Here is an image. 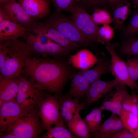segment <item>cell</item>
<instances>
[{"label": "cell", "instance_id": "obj_1", "mask_svg": "<svg viewBox=\"0 0 138 138\" xmlns=\"http://www.w3.org/2000/svg\"><path fill=\"white\" fill-rule=\"evenodd\" d=\"M22 72L29 77L36 87L57 94H62L70 74L69 68L64 63L38 56L29 58Z\"/></svg>", "mask_w": 138, "mask_h": 138}, {"label": "cell", "instance_id": "obj_2", "mask_svg": "<svg viewBox=\"0 0 138 138\" xmlns=\"http://www.w3.org/2000/svg\"><path fill=\"white\" fill-rule=\"evenodd\" d=\"M0 42L4 44L6 53L4 62L0 67V76L7 78L17 77L32 53L30 47L26 42L17 39Z\"/></svg>", "mask_w": 138, "mask_h": 138}, {"label": "cell", "instance_id": "obj_3", "mask_svg": "<svg viewBox=\"0 0 138 138\" xmlns=\"http://www.w3.org/2000/svg\"><path fill=\"white\" fill-rule=\"evenodd\" d=\"M55 10L42 21L53 28L71 41L80 45L89 46L92 43L80 31L72 20Z\"/></svg>", "mask_w": 138, "mask_h": 138}, {"label": "cell", "instance_id": "obj_4", "mask_svg": "<svg viewBox=\"0 0 138 138\" xmlns=\"http://www.w3.org/2000/svg\"><path fill=\"white\" fill-rule=\"evenodd\" d=\"M44 130L36 108L14 122L5 131L18 138H36Z\"/></svg>", "mask_w": 138, "mask_h": 138}, {"label": "cell", "instance_id": "obj_5", "mask_svg": "<svg viewBox=\"0 0 138 138\" xmlns=\"http://www.w3.org/2000/svg\"><path fill=\"white\" fill-rule=\"evenodd\" d=\"M58 95L47 94L36 107L44 130H47L53 125L65 124L60 110Z\"/></svg>", "mask_w": 138, "mask_h": 138}, {"label": "cell", "instance_id": "obj_6", "mask_svg": "<svg viewBox=\"0 0 138 138\" xmlns=\"http://www.w3.org/2000/svg\"><path fill=\"white\" fill-rule=\"evenodd\" d=\"M71 13L72 20L77 28L92 44L97 43L104 44L99 34L100 27L92 16L78 5Z\"/></svg>", "mask_w": 138, "mask_h": 138}, {"label": "cell", "instance_id": "obj_7", "mask_svg": "<svg viewBox=\"0 0 138 138\" xmlns=\"http://www.w3.org/2000/svg\"><path fill=\"white\" fill-rule=\"evenodd\" d=\"M47 94L36 87L30 79L21 77L19 78L18 90L15 100L21 105L33 110Z\"/></svg>", "mask_w": 138, "mask_h": 138}, {"label": "cell", "instance_id": "obj_8", "mask_svg": "<svg viewBox=\"0 0 138 138\" xmlns=\"http://www.w3.org/2000/svg\"><path fill=\"white\" fill-rule=\"evenodd\" d=\"M118 45L117 42H110L106 44L105 45V48L109 52L111 57L109 70L120 84L126 85L132 90H134L137 87V83L129 76L126 62L116 54L115 49Z\"/></svg>", "mask_w": 138, "mask_h": 138}, {"label": "cell", "instance_id": "obj_9", "mask_svg": "<svg viewBox=\"0 0 138 138\" xmlns=\"http://www.w3.org/2000/svg\"><path fill=\"white\" fill-rule=\"evenodd\" d=\"M26 31L36 34L45 36L68 51L78 48L80 45L66 38L56 29L37 20L29 27L25 28Z\"/></svg>", "mask_w": 138, "mask_h": 138}, {"label": "cell", "instance_id": "obj_10", "mask_svg": "<svg viewBox=\"0 0 138 138\" xmlns=\"http://www.w3.org/2000/svg\"><path fill=\"white\" fill-rule=\"evenodd\" d=\"M0 108V127L1 132L5 131L14 122L34 110L21 105L15 99L4 103Z\"/></svg>", "mask_w": 138, "mask_h": 138}, {"label": "cell", "instance_id": "obj_11", "mask_svg": "<svg viewBox=\"0 0 138 138\" xmlns=\"http://www.w3.org/2000/svg\"><path fill=\"white\" fill-rule=\"evenodd\" d=\"M26 42L29 45L31 53H33L42 57L55 56L66 54L69 51L57 43L53 42L42 44L37 41L33 33L26 31Z\"/></svg>", "mask_w": 138, "mask_h": 138}, {"label": "cell", "instance_id": "obj_12", "mask_svg": "<svg viewBox=\"0 0 138 138\" xmlns=\"http://www.w3.org/2000/svg\"><path fill=\"white\" fill-rule=\"evenodd\" d=\"M119 84L115 78L108 81L99 79L91 84L84 101L85 107L89 106L98 101L114 89Z\"/></svg>", "mask_w": 138, "mask_h": 138}, {"label": "cell", "instance_id": "obj_13", "mask_svg": "<svg viewBox=\"0 0 138 138\" xmlns=\"http://www.w3.org/2000/svg\"><path fill=\"white\" fill-rule=\"evenodd\" d=\"M129 95L125 85L119 84L104 97L100 106L103 110L109 111L120 117L122 109V102Z\"/></svg>", "mask_w": 138, "mask_h": 138}, {"label": "cell", "instance_id": "obj_14", "mask_svg": "<svg viewBox=\"0 0 138 138\" xmlns=\"http://www.w3.org/2000/svg\"><path fill=\"white\" fill-rule=\"evenodd\" d=\"M0 7L12 20L25 28L30 26L36 20L27 13L17 0H8L0 4Z\"/></svg>", "mask_w": 138, "mask_h": 138}, {"label": "cell", "instance_id": "obj_15", "mask_svg": "<svg viewBox=\"0 0 138 138\" xmlns=\"http://www.w3.org/2000/svg\"><path fill=\"white\" fill-rule=\"evenodd\" d=\"M80 101L79 99L73 98L67 94L58 95L60 111L66 127L76 112L85 108L84 102L80 104Z\"/></svg>", "mask_w": 138, "mask_h": 138}, {"label": "cell", "instance_id": "obj_16", "mask_svg": "<svg viewBox=\"0 0 138 138\" xmlns=\"http://www.w3.org/2000/svg\"><path fill=\"white\" fill-rule=\"evenodd\" d=\"M25 11L36 19L49 15L51 13L50 0H17Z\"/></svg>", "mask_w": 138, "mask_h": 138}, {"label": "cell", "instance_id": "obj_17", "mask_svg": "<svg viewBox=\"0 0 138 138\" xmlns=\"http://www.w3.org/2000/svg\"><path fill=\"white\" fill-rule=\"evenodd\" d=\"M117 115L112 113L108 119L101 123L96 132L90 134L91 137L109 138L111 135L124 128L120 118Z\"/></svg>", "mask_w": 138, "mask_h": 138}, {"label": "cell", "instance_id": "obj_18", "mask_svg": "<svg viewBox=\"0 0 138 138\" xmlns=\"http://www.w3.org/2000/svg\"><path fill=\"white\" fill-rule=\"evenodd\" d=\"M26 32L24 27L11 19L0 21V42L25 37Z\"/></svg>", "mask_w": 138, "mask_h": 138}, {"label": "cell", "instance_id": "obj_19", "mask_svg": "<svg viewBox=\"0 0 138 138\" xmlns=\"http://www.w3.org/2000/svg\"><path fill=\"white\" fill-rule=\"evenodd\" d=\"M69 61L73 67L85 71L91 68L99 60L90 51L84 49L71 55Z\"/></svg>", "mask_w": 138, "mask_h": 138}, {"label": "cell", "instance_id": "obj_20", "mask_svg": "<svg viewBox=\"0 0 138 138\" xmlns=\"http://www.w3.org/2000/svg\"><path fill=\"white\" fill-rule=\"evenodd\" d=\"M19 78L0 76V107L4 103L15 99L18 88Z\"/></svg>", "mask_w": 138, "mask_h": 138}, {"label": "cell", "instance_id": "obj_21", "mask_svg": "<svg viewBox=\"0 0 138 138\" xmlns=\"http://www.w3.org/2000/svg\"><path fill=\"white\" fill-rule=\"evenodd\" d=\"M90 84L78 73L71 76L70 87L67 94L73 98L80 100L85 97Z\"/></svg>", "mask_w": 138, "mask_h": 138}, {"label": "cell", "instance_id": "obj_22", "mask_svg": "<svg viewBox=\"0 0 138 138\" xmlns=\"http://www.w3.org/2000/svg\"><path fill=\"white\" fill-rule=\"evenodd\" d=\"M132 6V4L126 0L124 1L115 7L113 16L112 18L114 29L120 30L122 28L124 22L130 13Z\"/></svg>", "mask_w": 138, "mask_h": 138}, {"label": "cell", "instance_id": "obj_23", "mask_svg": "<svg viewBox=\"0 0 138 138\" xmlns=\"http://www.w3.org/2000/svg\"><path fill=\"white\" fill-rule=\"evenodd\" d=\"M77 111L67 126L71 132L76 138H90L91 137L84 119Z\"/></svg>", "mask_w": 138, "mask_h": 138}, {"label": "cell", "instance_id": "obj_24", "mask_svg": "<svg viewBox=\"0 0 138 138\" xmlns=\"http://www.w3.org/2000/svg\"><path fill=\"white\" fill-rule=\"evenodd\" d=\"M109 66L107 62L99 60L94 68L79 73L90 84L96 80L100 79L101 76L107 73Z\"/></svg>", "mask_w": 138, "mask_h": 138}, {"label": "cell", "instance_id": "obj_25", "mask_svg": "<svg viewBox=\"0 0 138 138\" xmlns=\"http://www.w3.org/2000/svg\"><path fill=\"white\" fill-rule=\"evenodd\" d=\"M103 110L100 106L98 107H95L83 119L90 134L96 132L101 124Z\"/></svg>", "mask_w": 138, "mask_h": 138}, {"label": "cell", "instance_id": "obj_26", "mask_svg": "<svg viewBox=\"0 0 138 138\" xmlns=\"http://www.w3.org/2000/svg\"><path fill=\"white\" fill-rule=\"evenodd\" d=\"M64 124L55 125L48 129L42 138H76Z\"/></svg>", "mask_w": 138, "mask_h": 138}, {"label": "cell", "instance_id": "obj_27", "mask_svg": "<svg viewBox=\"0 0 138 138\" xmlns=\"http://www.w3.org/2000/svg\"><path fill=\"white\" fill-rule=\"evenodd\" d=\"M119 117L124 127L132 133L138 128V115L122 108Z\"/></svg>", "mask_w": 138, "mask_h": 138}, {"label": "cell", "instance_id": "obj_28", "mask_svg": "<svg viewBox=\"0 0 138 138\" xmlns=\"http://www.w3.org/2000/svg\"><path fill=\"white\" fill-rule=\"evenodd\" d=\"M109 0H77V5L88 13L93 12L98 8H105L108 5Z\"/></svg>", "mask_w": 138, "mask_h": 138}, {"label": "cell", "instance_id": "obj_29", "mask_svg": "<svg viewBox=\"0 0 138 138\" xmlns=\"http://www.w3.org/2000/svg\"><path fill=\"white\" fill-rule=\"evenodd\" d=\"M128 37L122 45V52L126 55H138V35Z\"/></svg>", "mask_w": 138, "mask_h": 138}, {"label": "cell", "instance_id": "obj_30", "mask_svg": "<svg viewBox=\"0 0 138 138\" xmlns=\"http://www.w3.org/2000/svg\"><path fill=\"white\" fill-rule=\"evenodd\" d=\"M92 16L95 22L98 25L109 24L112 22L111 15L105 8L95 9Z\"/></svg>", "mask_w": 138, "mask_h": 138}, {"label": "cell", "instance_id": "obj_31", "mask_svg": "<svg viewBox=\"0 0 138 138\" xmlns=\"http://www.w3.org/2000/svg\"><path fill=\"white\" fill-rule=\"evenodd\" d=\"M55 10L60 12L65 11L71 13L77 5L76 0H50Z\"/></svg>", "mask_w": 138, "mask_h": 138}, {"label": "cell", "instance_id": "obj_32", "mask_svg": "<svg viewBox=\"0 0 138 138\" xmlns=\"http://www.w3.org/2000/svg\"><path fill=\"white\" fill-rule=\"evenodd\" d=\"M124 34L127 37L138 35V10L132 16L125 30Z\"/></svg>", "mask_w": 138, "mask_h": 138}, {"label": "cell", "instance_id": "obj_33", "mask_svg": "<svg viewBox=\"0 0 138 138\" xmlns=\"http://www.w3.org/2000/svg\"><path fill=\"white\" fill-rule=\"evenodd\" d=\"M134 93V90H132L131 95L129 94L123 101L122 106L123 109L138 115Z\"/></svg>", "mask_w": 138, "mask_h": 138}, {"label": "cell", "instance_id": "obj_34", "mask_svg": "<svg viewBox=\"0 0 138 138\" xmlns=\"http://www.w3.org/2000/svg\"><path fill=\"white\" fill-rule=\"evenodd\" d=\"M114 28L109 24L103 25L99 30V35L104 44L110 42L114 36Z\"/></svg>", "mask_w": 138, "mask_h": 138}, {"label": "cell", "instance_id": "obj_35", "mask_svg": "<svg viewBox=\"0 0 138 138\" xmlns=\"http://www.w3.org/2000/svg\"><path fill=\"white\" fill-rule=\"evenodd\" d=\"M126 63L129 76L133 80L136 82L138 79V74L132 59H127Z\"/></svg>", "mask_w": 138, "mask_h": 138}, {"label": "cell", "instance_id": "obj_36", "mask_svg": "<svg viewBox=\"0 0 138 138\" xmlns=\"http://www.w3.org/2000/svg\"><path fill=\"white\" fill-rule=\"evenodd\" d=\"M109 138H134V137L132 132L124 128L111 135Z\"/></svg>", "mask_w": 138, "mask_h": 138}, {"label": "cell", "instance_id": "obj_37", "mask_svg": "<svg viewBox=\"0 0 138 138\" xmlns=\"http://www.w3.org/2000/svg\"><path fill=\"white\" fill-rule=\"evenodd\" d=\"M8 19H11L6 13L0 7V21Z\"/></svg>", "mask_w": 138, "mask_h": 138}, {"label": "cell", "instance_id": "obj_38", "mask_svg": "<svg viewBox=\"0 0 138 138\" xmlns=\"http://www.w3.org/2000/svg\"><path fill=\"white\" fill-rule=\"evenodd\" d=\"M124 0H109L108 6L115 7L118 4Z\"/></svg>", "mask_w": 138, "mask_h": 138}, {"label": "cell", "instance_id": "obj_39", "mask_svg": "<svg viewBox=\"0 0 138 138\" xmlns=\"http://www.w3.org/2000/svg\"><path fill=\"white\" fill-rule=\"evenodd\" d=\"M0 138H18L17 137L14 135L7 133L4 134H3L1 136H0Z\"/></svg>", "mask_w": 138, "mask_h": 138}, {"label": "cell", "instance_id": "obj_40", "mask_svg": "<svg viewBox=\"0 0 138 138\" xmlns=\"http://www.w3.org/2000/svg\"><path fill=\"white\" fill-rule=\"evenodd\" d=\"M132 59L138 74V58L136 57Z\"/></svg>", "mask_w": 138, "mask_h": 138}, {"label": "cell", "instance_id": "obj_41", "mask_svg": "<svg viewBox=\"0 0 138 138\" xmlns=\"http://www.w3.org/2000/svg\"><path fill=\"white\" fill-rule=\"evenodd\" d=\"M134 96L136 98V105L137 112L138 114V95L134 92Z\"/></svg>", "mask_w": 138, "mask_h": 138}, {"label": "cell", "instance_id": "obj_42", "mask_svg": "<svg viewBox=\"0 0 138 138\" xmlns=\"http://www.w3.org/2000/svg\"><path fill=\"white\" fill-rule=\"evenodd\" d=\"M134 138H138V128L133 133Z\"/></svg>", "mask_w": 138, "mask_h": 138}, {"label": "cell", "instance_id": "obj_43", "mask_svg": "<svg viewBox=\"0 0 138 138\" xmlns=\"http://www.w3.org/2000/svg\"><path fill=\"white\" fill-rule=\"evenodd\" d=\"M133 4L134 7H138V0H133Z\"/></svg>", "mask_w": 138, "mask_h": 138}, {"label": "cell", "instance_id": "obj_44", "mask_svg": "<svg viewBox=\"0 0 138 138\" xmlns=\"http://www.w3.org/2000/svg\"><path fill=\"white\" fill-rule=\"evenodd\" d=\"M8 0H0V4H3Z\"/></svg>", "mask_w": 138, "mask_h": 138}, {"label": "cell", "instance_id": "obj_45", "mask_svg": "<svg viewBox=\"0 0 138 138\" xmlns=\"http://www.w3.org/2000/svg\"><path fill=\"white\" fill-rule=\"evenodd\" d=\"M137 87L135 89V92L138 95V83H137Z\"/></svg>", "mask_w": 138, "mask_h": 138}, {"label": "cell", "instance_id": "obj_46", "mask_svg": "<svg viewBox=\"0 0 138 138\" xmlns=\"http://www.w3.org/2000/svg\"><path fill=\"white\" fill-rule=\"evenodd\" d=\"M137 57L138 58V55H137Z\"/></svg>", "mask_w": 138, "mask_h": 138}, {"label": "cell", "instance_id": "obj_47", "mask_svg": "<svg viewBox=\"0 0 138 138\" xmlns=\"http://www.w3.org/2000/svg\"><path fill=\"white\" fill-rule=\"evenodd\" d=\"M76 1L77 2V0H76Z\"/></svg>", "mask_w": 138, "mask_h": 138}, {"label": "cell", "instance_id": "obj_48", "mask_svg": "<svg viewBox=\"0 0 138 138\" xmlns=\"http://www.w3.org/2000/svg\"></svg>", "mask_w": 138, "mask_h": 138}]
</instances>
